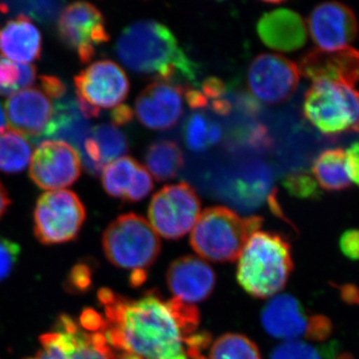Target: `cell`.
<instances>
[{"instance_id": "cell-13", "label": "cell", "mask_w": 359, "mask_h": 359, "mask_svg": "<svg viewBox=\"0 0 359 359\" xmlns=\"http://www.w3.org/2000/svg\"><path fill=\"white\" fill-rule=\"evenodd\" d=\"M297 65L276 53H262L250 62L248 83L257 98L268 104L285 102L299 83Z\"/></svg>"}, {"instance_id": "cell-45", "label": "cell", "mask_w": 359, "mask_h": 359, "mask_svg": "<svg viewBox=\"0 0 359 359\" xmlns=\"http://www.w3.org/2000/svg\"><path fill=\"white\" fill-rule=\"evenodd\" d=\"M212 108L218 114L226 115L231 112V104L226 99H217V100H212Z\"/></svg>"}, {"instance_id": "cell-3", "label": "cell", "mask_w": 359, "mask_h": 359, "mask_svg": "<svg viewBox=\"0 0 359 359\" xmlns=\"http://www.w3.org/2000/svg\"><path fill=\"white\" fill-rule=\"evenodd\" d=\"M292 269L289 241L278 233L257 231L238 257L237 280L247 294L269 299L283 290Z\"/></svg>"}, {"instance_id": "cell-27", "label": "cell", "mask_w": 359, "mask_h": 359, "mask_svg": "<svg viewBox=\"0 0 359 359\" xmlns=\"http://www.w3.org/2000/svg\"><path fill=\"white\" fill-rule=\"evenodd\" d=\"M222 137V127L202 113H194L184 126V141L187 147L195 152H203L216 145Z\"/></svg>"}, {"instance_id": "cell-33", "label": "cell", "mask_w": 359, "mask_h": 359, "mask_svg": "<svg viewBox=\"0 0 359 359\" xmlns=\"http://www.w3.org/2000/svg\"><path fill=\"white\" fill-rule=\"evenodd\" d=\"M283 186L292 196L302 200H318L323 195L313 175L306 171L292 172L283 179Z\"/></svg>"}, {"instance_id": "cell-4", "label": "cell", "mask_w": 359, "mask_h": 359, "mask_svg": "<svg viewBox=\"0 0 359 359\" xmlns=\"http://www.w3.org/2000/svg\"><path fill=\"white\" fill-rule=\"evenodd\" d=\"M263 222L257 216L243 218L226 207L208 208L194 226L191 245L201 259L231 263L240 257L250 236Z\"/></svg>"}, {"instance_id": "cell-42", "label": "cell", "mask_w": 359, "mask_h": 359, "mask_svg": "<svg viewBox=\"0 0 359 359\" xmlns=\"http://www.w3.org/2000/svg\"><path fill=\"white\" fill-rule=\"evenodd\" d=\"M88 269L85 266H77L73 271L72 283L76 285V287H87L90 282Z\"/></svg>"}, {"instance_id": "cell-29", "label": "cell", "mask_w": 359, "mask_h": 359, "mask_svg": "<svg viewBox=\"0 0 359 359\" xmlns=\"http://www.w3.org/2000/svg\"><path fill=\"white\" fill-rule=\"evenodd\" d=\"M208 359H262L254 341L243 334L222 335L210 347Z\"/></svg>"}, {"instance_id": "cell-34", "label": "cell", "mask_w": 359, "mask_h": 359, "mask_svg": "<svg viewBox=\"0 0 359 359\" xmlns=\"http://www.w3.org/2000/svg\"><path fill=\"white\" fill-rule=\"evenodd\" d=\"M20 256V245L8 238L0 237V282L13 273Z\"/></svg>"}, {"instance_id": "cell-43", "label": "cell", "mask_w": 359, "mask_h": 359, "mask_svg": "<svg viewBox=\"0 0 359 359\" xmlns=\"http://www.w3.org/2000/svg\"><path fill=\"white\" fill-rule=\"evenodd\" d=\"M341 295L348 304H359V290L353 285H346L341 289Z\"/></svg>"}, {"instance_id": "cell-35", "label": "cell", "mask_w": 359, "mask_h": 359, "mask_svg": "<svg viewBox=\"0 0 359 359\" xmlns=\"http://www.w3.org/2000/svg\"><path fill=\"white\" fill-rule=\"evenodd\" d=\"M39 353L26 359H70L55 332L41 335Z\"/></svg>"}, {"instance_id": "cell-47", "label": "cell", "mask_w": 359, "mask_h": 359, "mask_svg": "<svg viewBox=\"0 0 359 359\" xmlns=\"http://www.w3.org/2000/svg\"><path fill=\"white\" fill-rule=\"evenodd\" d=\"M117 359H140V358H136V356H134V355H129V354H120V355L118 356Z\"/></svg>"}, {"instance_id": "cell-21", "label": "cell", "mask_w": 359, "mask_h": 359, "mask_svg": "<svg viewBox=\"0 0 359 359\" xmlns=\"http://www.w3.org/2000/svg\"><path fill=\"white\" fill-rule=\"evenodd\" d=\"M53 332L70 359H117L102 332H87L69 316H61Z\"/></svg>"}, {"instance_id": "cell-26", "label": "cell", "mask_w": 359, "mask_h": 359, "mask_svg": "<svg viewBox=\"0 0 359 359\" xmlns=\"http://www.w3.org/2000/svg\"><path fill=\"white\" fill-rule=\"evenodd\" d=\"M32 158V144L22 134L13 129L0 133V171L20 173L27 168Z\"/></svg>"}, {"instance_id": "cell-7", "label": "cell", "mask_w": 359, "mask_h": 359, "mask_svg": "<svg viewBox=\"0 0 359 359\" xmlns=\"http://www.w3.org/2000/svg\"><path fill=\"white\" fill-rule=\"evenodd\" d=\"M261 321L269 337L285 341L302 337L325 341L332 332V321L327 316H309L301 302L292 294L271 297L262 311Z\"/></svg>"}, {"instance_id": "cell-14", "label": "cell", "mask_w": 359, "mask_h": 359, "mask_svg": "<svg viewBox=\"0 0 359 359\" xmlns=\"http://www.w3.org/2000/svg\"><path fill=\"white\" fill-rule=\"evenodd\" d=\"M308 27L311 39L323 50H337L351 47L358 35L356 14L346 4L323 2L313 9Z\"/></svg>"}, {"instance_id": "cell-19", "label": "cell", "mask_w": 359, "mask_h": 359, "mask_svg": "<svg viewBox=\"0 0 359 359\" xmlns=\"http://www.w3.org/2000/svg\"><path fill=\"white\" fill-rule=\"evenodd\" d=\"M257 32L266 46L278 51L297 50L308 40V26L302 16L285 7L264 13L257 21Z\"/></svg>"}, {"instance_id": "cell-15", "label": "cell", "mask_w": 359, "mask_h": 359, "mask_svg": "<svg viewBox=\"0 0 359 359\" xmlns=\"http://www.w3.org/2000/svg\"><path fill=\"white\" fill-rule=\"evenodd\" d=\"M183 87L172 81L156 80L137 97L135 113L149 129L171 128L183 113Z\"/></svg>"}, {"instance_id": "cell-25", "label": "cell", "mask_w": 359, "mask_h": 359, "mask_svg": "<svg viewBox=\"0 0 359 359\" xmlns=\"http://www.w3.org/2000/svg\"><path fill=\"white\" fill-rule=\"evenodd\" d=\"M145 164L149 173L157 181H168L183 168V151L173 141L155 142L146 151Z\"/></svg>"}, {"instance_id": "cell-40", "label": "cell", "mask_w": 359, "mask_h": 359, "mask_svg": "<svg viewBox=\"0 0 359 359\" xmlns=\"http://www.w3.org/2000/svg\"><path fill=\"white\" fill-rule=\"evenodd\" d=\"M184 95L187 103L189 104L192 109H202L207 107L209 100L205 98L202 91L195 88L184 89Z\"/></svg>"}, {"instance_id": "cell-12", "label": "cell", "mask_w": 359, "mask_h": 359, "mask_svg": "<svg viewBox=\"0 0 359 359\" xmlns=\"http://www.w3.org/2000/svg\"><path fill=\"white\" fill-rule=\"evenodd\" d=\"M82 162L74 147L63 141L48 140L39 144L30 162L29 176L42 190H65L81 175Z\"/></svg>"}, {"instance_id": "cell-6", "label": "cell", "mask_w": 359, "mask_h": 359, "mask_svg": "<svg viewBox=\"0 0 359 359\" xmlns=\"http://www.w3.org/2000/svg\"><path fill=\"white\" fill-rule=\"evenodd\" d=\"M304 118L321 133H359V91L330 81H316L304 95Z\"/></svg>"}, {"instance_id": "cell-10", "label": "cell", "mask_w": 359, "mask_h": 359, "mask_svg": "<svg viewBox=\"0 0 359 359\" xmlns=\"http://www.w3.org/2000/svg\"><path fill=\"white\" fill-rule=\"evenodd\" d=\"M74 83L78 107L88 120L98 117L100 108L120 105L130 89L126 73L112 60L92 63L75 77Z\"/></svg>"}, {"instance_id": "cell-41", "label": "cell", "mask_w": 359, "mask_h": 359, "mask_svg": "<svg viewBox=\"0 0 359 359\" xmlns=\"http://www.w3.org/2000/svg\"><path fill=\"white\" fill-rule=\"evenodd\" d=\"M134 118V111L131 107L125 104H120L116 106L112 112H111V119L115 125H124L132 121Z\"/></svg>"}, {"instance_id": "cell-39", "label": "cell", "mask_w": 359, "mask_h": 359, "mask_svg": "<svg viewBox=\"0 0 359 359\" xmlns=\"http://www.w3.org/2000/svg\"><path fill=\"white\" fill-rule=\"evenodd\" d=\"M226 85L221 79L217 77H209L202 83V93L209 100H217L221 99L226 93Z\"/></svg>"}, {"instance_id": "cell-2", "label": "cell", "mask_w": 359, "mask_h": 359, "mask_svg": "<svg viewBox=\"0 0 359 359\" xmlns=\"http://www.w3.org/2000/svg\"><path fill=\"white\" fill-rule=\"evenodd\" d=\"M116 53L128 69L155 74L159 80L185 78L196 83L199 65L187 55L174 33L153 20L136 21L127 26L116 42Z\"/></svg>"}, {"instance_id": "cell-36", "label": "cell", "mask_w": 359, "mask_h": 359, "mask_svg": "<svg viewBox=\"0 0 359 359\" xmlns=\"http://www.w3.org/2000/svg\"><path fill=\"white\" fill-rule=\"evenodd\" d=\"M339 247L344 256L353 261H358L359 230L353 229V230L344 231L340 238Z\"/></svg>"}, {"instance_id": "cell-38", "label": "cell", "mask_w": 359, "mask_h": 359, "mask_svg": "<svg viewBox=\"0 0 359 359\" xmlns=\"http://www.w3.org/2000/svg\"><path fill=\"white\" fill-rule=\"evenodd\" d=\"M346 168L351 182L359 187V143H354L346 151Z\"/></svg>"}, {"instance_id": "cell-23", "label": "cell", "mask_w": 359, "mask_h": 359, "mask_svg": "<svg viewBox=\"0 0 359 359\" xmlns=\"http://www.w3.org/2000/svg\"><path fill=\"white\" fill-rule=\"evenodd\" d=\"M91 130L89 120L78 107L76 99L62 98L54 105L53 118L44 139L66 142L80 155Z\"/></svg>"}, {"instance_id": "cell-46", "label": "cell", "mask_w": 359, "mask_h": 359, "mask_svg": "<svg viewBox=\"0 0 359 359\" xmlns=\"http://www.w3.org/2000/svg\"><path fill=\"white\" fill-rule=\"evenodd\" d=\"M6 112H4V108L0 105V133L4 132V130L6 129Z\"/></svg>"}, {"instance_id": "cell-44", "label": "cell", "mask_w": 359, "mask_h": 359, "mask_svg": "<svg viewBox=\"0 0 359 359\" xmlns=\"http://www.w3.org/2000/svg\"><path fill=\"white\" fill-rule=\"evenodd\" d=\"M11 204V200L9 198L8 191L6 190V187L0 181V219L4 216Z\"/></svg>"}, {"instance_id": "cell-8", "label": "cell", "mask_w": 359, "mask_h": 359, "mask_svg": "<svg viewBox=\"0 0 359 359\" xmlns=\"http://www.w3.org/2000/svg\"><path fill=\"white\" fill-rule=\"evenodd\" d=\"M86 211L76 194L69 190L42 194L35 205L34 233L43 245L63 244L77 238Z\"/></svg>"}, {"instance_id": "cell-11", "label": "cell", "mask_w": 359, "mask_h": 359, "mask_svg": "<svg viewBox=\"0 0 359 359\" xmlns=\"http://www.w3.org/2000/svg\"><path fill=\"white\" fill-rule=\"evenodd\" d=\"M57 29L60 39L76 52L82 63H89L97 45L110 39L102 13L89 2H74L63 8Z\"/></svg>"}, {"instance_id": "cell-18", "label": "cell", "mask_w": 359, "mask_h": 359, "mask_svg": "<svg viewBox=\"0 0 359 359\" xmlns=\"http://www.w3.org/2000/svg\"><path fill=\"white\" fill-rule=\"evenodd\" d=\"M167 285L177 299L194 304L205 301L216 285L214 269L199 257L175 259L167 271Z\"/></svg>"}, {"instance_id": "cell-5", "label": "cell", "mask_w": 359, "mask_h": 359, "mask_svg": "<svg viewBox=\"0 0 359 359\" xmlns=\"http://www.w3.org/2000/svg\"><path fill=\"white\" fill-rule=\"evenodd\" d=\"M105 256L111 264L133 271L135 285L145 280V273L161 252V240L150 223L140 215H121L106 228L102 238Z\"/></svg>"}, {"instance_id": "cell-16", "label": "cell", "mask_w": 359, "mask_h": 359, "mask_svg": "<svg viewBox=\"0 0 359 359\" xmlns=\"http://www.w3.org/2000/svg\"><path fill=\"white\" fill-rule=\"evenodd\" d=\"M51 99L39 88H27L9 97L6 102V120L14 131L34 143L43 140L53 118Z\"/></svg>"}, {"instance_id": "cell-37", "label": "cell", "mask_w": 359, "mask_h": 359, "mask_svg": "<svg viewBox=\"0 0 359 359\" xmlns=\"http://www.w3.org/2000/svg\"><path fill=\"white\" fill-rule=\"evenodd\" d=\"M40 82H41L42 91L49 99L58 101L65 98L66 86L57 77L42 75L40 77Z\"/></svg>"}, {"instance_id": "cell-22", "label": "cell", "mask_w": 359, "mask_h": 359, "mask_svg": "<svg viewBox=\"0 0 359 359\" xmlns=\"http://www.w3.org/2000/svg\"><path fill=\"white\" fill-rule=\"evenodd\" d=\"M41 50L39 28L25 15L9 20L0 30V53L9 60L30 65L39 59Z\"/></svg>"}, {"instance_id": "cell-32", "label": "cell", "mask_w": 359, "mask_h": 359, "mask_svg": "<svg viewBox=\"0 0 359 359\" xmlns=\"http://www.w3.org/2000/svg\"><path fill=\"white\" fill-rule=\"evenodd\" d=\"M337 353L335 344L318 348L301 340H294L276 346L269 359H334Z\"/></svg>"}, {"instance_id": "cell-24", "label": "cell", "mask_w": 359, "mask_h": 359, "mask_svg": "<svg viewBox=\"0 0 359 359\" xmlns=\"http://www.w3.org/2000/svg\"><path fill=\"white\" fill-rule=\"evenodd\" d=\"M313 176L318 186L330 192L348 189L351 185L347 173L346 150L342 148L327 149L313 161Z\"/></svg>"}, {"instance_id": "cell-30", "label": "cell", "mask_w": 359, "mask_h": 359, "mask_svg": "<svg viewBox=\"0 0 359 359\" xmlns=\"http://www.w3.org/2000/svg\"><path fill=\"white\" fill-rule=\"evenodd\" d=\"M91 137L100 153L104 168L113 161L124 157L128 151L126 136L114 125L107 123L97 125L91 130Z\"/></svg>"}, {"instance_id": "cell-1", "label": "cell", "mask_w": 359, "mask_h": 359, "mask_svg": "<svg viewBox=\"0 0 359 359\" xmlns=\"http://www.w3.org/2000/svg\"><path fill=\"white\" fill-rule=\"evenodd\" d=\"M105 337L116 358L129 354L140 359H189L187 340L197 332L200 311L194 304L156 290L131 299L109 289L99 290Z\"/></svg>"}, {"instance_id": "cell-17", "label": "cell", "mask_w": 359, "mask_h": 359, "mask_svg": "<svg viewBox=\"0 0 359 359\" xmlns=\"http://www.w3.org/2000/svg\"><path fill=\"white\" fill-rule=\"evenodd\" d=\"M299 73L308 79L353 87L359 82V50L353 47L323 50L311 49L299 59Z\"/></svg>"}, {"instance_id": "cell-20", "label": "cell", "mask_w": 359, "mask_h": 359, "mask_svg": "<svg viewBox=\"0 0 359 359\" xmlns=\"http://www.w3.org/2000/svg\"><path fill=\"white\" fill-rule=\"evenodd\" d=\"M105 192L127 202H139L153 190L152 176L146 167L133 158L124 156L106 165L102 172Z\"/></svg>"}, {"instance_id": "cell-9", "label": "cell", "mask_w": 359, "mask_h": 359, "mask_svg": "<svg viewBox=\"0 0 359 359\" xmlns=\"http://www.w3.org/2000/svg\"><path fill=\"white\" fill-rule=\"evenodd\" d=\"M200 214L199 197L186 182L163 187L153 196L148 209L149 223L168 240H179L192 231Z\"/></svg>"}, {"instance_id": "cell-28", "label": "cell", "mask_w": 359, "mask_h": 359, "mask_svg": "<svg viewBox=\"0 0 359 359\" xmlns=\"http://www.w3.org/2000/svg\"><path fill=\"white\" fill-rule=\"evenodd\" d=\"M36 78L32 65L14 62L0 55V95L13 96L30 86Z\"/></svg>"}, {"instance_id": "cell-31", "label": "cell", "mask_w": 359, "mask_h": 359, "mask_svg": "<svg viewBox=\"0 0 359 359\" xmlns=\"http://www.w3.org/2000/svg\"><path fill=\"white\" fill-rule=\"evenodd\" d=\"M65 4L62 1L0 2V11L4 13H18L42 23H50L60 15Z\"/></svg>"}]
</instances>
